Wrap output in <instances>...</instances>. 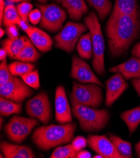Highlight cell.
<instances>
[{"mask_svg": "<svg viewBox=\"0 0 140 158\" xmlns=\"http://www.w3.org/2000/svg\"><path fill=\"white\" fill-rule=\"evenodd\" d=\"M109 49L114 57L126 52L140 34V15L129 16L112 13L106 24Z\"/></svg>", "mask_w": 140, "mask_h": 158, "instance_id": "1", "label": "cell"}, {"mask_svg": "<svg viewBox=\"0 0 140 158\" xmlns=\"http://www.w3.org/2000/svg\"><path fill=\"white\" fill-rule=\"evenodd\" d=\"M76 124L67 123L50 125L37 128L32 137L34 143L41 150L47 151L58 146L69 143L73 139Z\"/></svg>", "mask_w": 140, "mask_h": 158, "instance_id": "2", "label": "cell"}, {"mask_svg": "<svg viewBox=\"0 0 140 158\" xmlns=\"http://www.w3.org/2000/svg\"><path fill=\"white\" fill-rule=\"evenodd\" d=\"M72 103V112L79 120L81 128L86 132H98L106 127L110 114L106 109L97 110L75 102Z\"/></svg>", "mask_w": 140, "mask_h": 158, "instance_id": "3", "label": "cell"}, {"mask_svg": "<svg viewBox=\"0 0 140 158\" xmlns=\"http://www.w3.org/2000/svg\"><path fill=\"white\" fill-rule=\"evenodd\" d=\"M84 23L89 30L92 50V65L95 71L100 76L105 73L104 50L105 43L102 33L101 26L96 13L90 12L84 19Z\"/></svg>", "mask_w": 140, "mask_h": 158, "instance_id": "4", "label": "cell"}, {"mask_svg": "<svg viewBox=\"0 0 140 158\" xmlns=\"http://www.w3.org/2000/svg\"><path fill=\"white\" fill-rule=\"evenodd\" d=\"M70 100L71 102L98 108L101 106L103 100L101 86L94 83L81 85L74 82Z\"/></svg>", "mask_w": 140, "mask_h": 158, "instance_id": "5", "label": "cell"}, {"mask_svg": "<svg viewBox=\"0 0 140 158\" xmlns=\"http://www.w3.org/2000/svg\"><path fill=\"white\" fill-rule=\"evenodd\" d=\"M87 28L86 25L68 22L54 37L55 47L67 52H72L77 42Z\"/></svg>", "mask_w": 140, "mask_h": 158, "instance_id": "6", "label": "cell"}, {"mask_svg": "<svg viewBox=\"0 0 140 158\" xmlns=\"http://www.w3.org/2000/svg\"><path fill=\"white\" fill-rule=\"evenodd\" d=\"M37 125L35 118L14 116L5 126V131L10 140L18 144L26 139Z\"/></svg>", "mask_w": 140, "mask_h": 158, "instance_id": "7", "label": "cell"}, {"mask_svg": "<svg viewBox=\"0 0 140 158\" xmlns=\"http://www.w3.org/2000/svg\"><path fill=\"white\" fill-rule=\"evenodd\" d=\"M37 6L42 14V28L51 32H57L63 28V23L67 17L66 12L63 9L55 4Z\"/></svg>", "mask_w": 140, "mask_h": 158, "instance_id": "8", "label": "cell"}, {"mask_svg": "<svg viewBox=\"0 0 140 158\" xmlns=\"http://www.w3.org/2000/svg\"><path fill=\"white\" fill-rule=\"evenodd\" d=\"M22 80L13 76L10 80L0 85V95L16 103H21L33 94V90Z\"/></svg>", "mask_w": 140, "mask_h": 158, "instance_id": "9", "label": "cell"}, {"mask_svg": "<svg viewBox=\"0 0 140 158\" xmlns=\"http://www.w3.org/2000/svg\"><path fill=\"white\" fill-rule=\"evenodd\" d=\"M27 114L46 125L51 119V106L47 94L42 91L26 102Z\"/></svg>", "mask_w": 140, "mask_h": 158, "instance_id": "10", "label": "cell"}, {"mask_svg": "<svg viewBox=\"0 0 140 158\" xmlns=\"http://www.w3.org/2000/svg\"><path fill=\"white\" fill-rule=\"evenodd\" d=\"M70 76L82 83H94L102 86V83L95 75L87 63L77 56L72 57Z\"/></svg>", "mask_w": 140, "mask_h": 158, "instance_id": "11", "label": "cell"}, {"mask_svg": "<svg viewBox=\"0 0 140 158\" xmlns=\"http://www.w3.org/2000/svg\"><path fill=\"white\" fill-rule=\"evenodd\" d=\"M89 147L106 158H123L117 148L106 135H89L87 138Z\"/></svg>", "mask_w": 140, "mask_h": 158, "instance_id": "12", "label": "cell"}, {"mask_svg": "<svg viewBox=\"0 0 140 158\" xmlns=\"http://www.w3.org/2000/svg\"><path fill=\"white\" fill-rule=\"evenodd\" d=\"M55 106V119L59 123L65 124L72 121V111L63 86H58L56 89Z\"/></svg>", "mask_w": 140, "mask_h": 158, "instance_id": "13", "label": "cell"}, {"mask_svg": "<svg viewBox=\"0 0 140 158\" xmlns=\"http://www.w3.org/2000/svg\"><path fill=\"white\" fill-rule=\"evenodd\" d=\"M128 88L122 75L119 73L111 77L106 82V94L105 104L111 106L121 97Z\"/></svg>", "mask_w": 140, "mask_h": 158, "instance_id": "14", "label": "cell"}, {"mask_svg": "<svg viewBox=\"0 0 140 158\" xmlns=\"http://www.w3.org/2000/svg\"><path fill=\"white\" fill-rule=\"evenodd\" d=\"M26 33L31 42L40 51L46 52L51 50L53 40L45 31L31 26Z\"/></svg>", "mask_w": 140, "mask_h": 158, "instance_id": "15", "label": "cell"}, {"mask_svg": "<svg viewBox=\"0 0 140 158\" xmlns=\"http://www.w3.org/2000/svg\"><path fill=\"white\" fill-rule=\"evenodd\" d=\"M112 73H119L128 80L140 77V58L132 57L125 62L110 69Z\"/></svg>", "mask_w": 140, "mask_h": 158, "instance_id": "16", "label": "cell"}, {"mask_svg": "<svg viewBox=\"0 0 140 158\" xmlns=\"http://www.w3.org/2000/svg\"><path fill=\"white\" fill-rule=\"evenodd\" d=\"M1 150L4 157L6 158L35 157V154L29 147L12 144L6 141H2Z\"/></svg>", "mask_w": 140, "mask_h": 158, "instance_id": "17", "label": "cell"}, {"mask_svg": "<svg viewBox=\"0 0 140 158\" xmlns=\"http://www.w3.org/2000/svg\"><path fill=\"white\" fill-rule=\"evenodd\" d=\"M60 4L67 10L70 18L75 21L80 20L88 11L84 0H61Z\"/></svg>", "mask_w": 140, "mask_h": 158, "instance_id": "18", "label": "cell"}, {"mask_svg": "<svg viewBox=\"0 0 140 158\" xmlns=\"http://www.w3.org/2000/svg\"><path fill=\"white\" fill-rule=\"evenodd\" d=\"M113 13L129 16L140 15L137 0H116Z\"/></svg>", "mask_w": 140, "mask_h": 158, "instance_id": "19", "label": "cell"}, {"mask_svg": "<svg viewBox=\"0 0 140 158\" xmlns=\"http://www.w3.org/2000/svg\"><path fill=\"white\" fill-rule=\"evenodd\" d=\"M28 40V38L25 36L13 39L8 38L3 41L2 45L3 47L7 50L10 58L16 59L18 55L26 45Z\"/></svg>", "mask_w": 140, "mask_h": 158, "instance_id": "20", "label": "cell"}, {"mask_svg": "<svg viewBox=\"0 0 140 158\" xmlns=\"http://www.w3.org/2000/svg\"><path fill=\"white\" fill-rule=\"evenodd\" d=\"M121 118L126 124L130 134H133L140 123V106L122 112Z\"/></svg>", "mask_w": 140, "mask_h": 158, "instance_id": "21", "label": "cell"}, {"mask_svg": "<svg viewBox=\"0 0 140 158\" xmlns=\"http://www.w3.org/2000/svg\"><path fill=\"white\" fill-rule=\"evenodd\" d=\"M40 54L31 40H28L23 49L17 57L16 59L25 62H35L40 58Z\"/></svg>", "mask_w": 140, "mask_h": 158, "instance_id": "22", "label": "cell"}, {"mask_svg": "<svg viewBox=\"0 0 140 158\" xmlns=\"http://www.w3.org/2000/svg\"><path fill=\"white\" fill-rule=\"evenodd\" d=\"M77 51L81 58L86 59L91 58L93 50L90 33L81 35L77 44Z\"/></svg>", "mask_w": 140, "mask_h": 158, "instance_id": "23", "label": "cell"}, {"mask_svg": "<svg viewBox=\"0 0 140 158\" xmlns=\"http://www.w3.org/2000/svg\"><path fill=\"white\" fill-rule=\"evenodd\" d=\"M22 105L3 97L0 98V113L2 116H9L11 114H20Z\"/></svg>", "mask_w": 140, "mask_h": 158, "instance_id": "24", "label": "cell"}, {"mask_svg": "<svg viewBox=\"0 0 140 158\" xmlns=\"http://www.w3.org/2000/svg\"><path fill=\"white\" fill-rule=\"evenodd\" d=\"M109 135L110 140L113 142L123 158L132 157V147L130 143L124 140L119 137L112 134H109Z\"/></svg>", "mask_w": 140, "mask_h": 158, "instance_id": "25", "label": "cell"}, {"mask_svg": "<svg viewBox=\"0 0 140 158\" xmlns=\"http://www.w3.org/2000/svg\"><path fill=\"white\" fill-rule=\"evenodd\" d=\"M90 6L98 12L99 19L104 20L110 14L112 8V3L110 0H87Z\"/></svg>", "mask_w": 140, "mask_h": 158, "instance_id": "26", "label": "cell"}, {"mask_svg": "<svg viewBox=\"0 0 140 158\" xmlns=\"http://www.w3.org/2000/svg\"><path fill=\"white\" fill-rule=\"evenodd\" d=\"M11 73L15 76H22L34 70L35 66L28 62L16 61L8 65Z\"/></svg>", "mask_w": 140, "mask_h": 158, "instance_id": "27", "label": "cell"}, {"mask_svg": "<svg viewBox=\"0 0 140 158\" xmlns=\"http://www.w3.org/2000/svg\"><path fill=\"white\" fill-rule=\"evenodd\" d=\"M20 20V17L18 14L17 8L13 5H7L5 8L4 16L2 22L3 25L7 27L10 25H17Z\"/></svg>", "mask_w": 140, "mask_h": 158, "instance_id": "28", "label": "cell"}, {"mask_svg": "<svg viewBox=\"0 0 140 158\" xmlns=\"http://www.w3.org/2000/svg\"><path fill=\"white\" fill-rule=\"evenodd\" d=\"M77 152L74 150L72 144L57 148L52 155L51 158H75L77 157Z\"/></svg>", "mask_w": 140, "mask_h": 158, "instance_id": "29", "label": "cell"}, {"mask_svg": "<svg viewBox=\"0 0 140 158\" xmlns=\"http://www.w3.org/2000/svg\"><path fill=\"white\" fill-rule=\"evenodd\" d=\"M21 78L30 87L36 89L40 88V77L38 70H35L22 75Z\"/></svg>", "mask_w": 140, "mask_h": 158, "instance_id": "30", "label": "cell"}, {"mask_svg": "<svg viewBox=\"0 0 140 158\" xmlns=\"http://www.w3.org/2000/svg\"><path fill=\"white\" fill-rule=\"evenodd\" d=\"M13 77V75L11 73L9 66L7 64V60L5 59L2 61L0 64V85H3Z\"/></svg>", "mask_w": 140, "mask_h": 158, "instance_id": "31", "label": "cell"}, {"mask_svg": "<svg viewBox=\"0 0 140 158\" xmlns=\"http://www.w3.org/2000/svg\"><path fill=\"white\" fill-rule=\"evenodd\" d=\"M17 8L20 19L23 20L28 21L29 14L32 11L33 5L28 2H23L19 4Z\"/></svg>", "mask_w": 140, "mask_h": 158, "instance_id": "32", "label": "cell"}, {"mask_svg": "<svg viewBox=\"0 0 140 158\" xmlns=\"http://www.w3.org/2000/svg\"><path fill=\"white\" fill-rule=\"evenodd\" d=\"M87 139L82 136H77L72 141V146L77 152L84 149L87 144Z\"/></svg>", "mask_w": 140, "mask_h": 158, "instance_id": "33", "label": "cell"}, {"mask_svg": "<svg viewBox=\"0 0 140 158\" xmlns=\"http://www.w3.org/2000/svg\"><path fill=\"white\" fill-rule=\"evenodd\" d=\"M42 14L40 9H35L30 12L28 16L29 21L34 25H37L41 22Z\"/></svg>", "mask_w": 140, "mask_h": 158, "instance_id": "34", "label": "cell"}, {"mask_svg": "<svg viewBox=\"0 0 140 158\" xmlns=\"http://www.w3.org/2000/svg\"><path fill=\"white\" fill-rule=\"evenodd\" d=\"M6 34L10 39H17L19 37V31L15 24L10 25L6 27Z\"/></svg>", "mask_w": 140, "mask_h": 158, "instance_id": "35", "label": "cell"}, {"mask_svg": "<svg viewBox=\"0 0 140 158\" xmlns=\"http://www.w3.org/2000/svg\"><path fill=\"white\" fill-rule=\"evenodd\" d=\"M17 25L19 26V27L22 30H23L24 31H25V32H26V31H28V30L30 28V27H31L28 23V21H25V20H23L20 19V21L18 22V23H17Z\"/></svg>", "mask_w": 140, "mask_h": 158, "instance_id": "36", "label": "cell"}, {"mask_svg": "<svg viewBox=\"0 0 140 158\" xmlns=\"http://www.w3.org/2000/svg\"><path fill=\"white\" fill-rule=\"evenodd\" d=\"M132 84L138 95L140 97V77L134 78L132 80Z\"/></svg>", "mask_w": 140, "mask_h": 158, "instance_id": "37", "label": "cell"}, {"mask_svg": "<svg viewBox=\"0 0 140 158\" xmlns=\"http://www.w3.org/2000/svg\"><path fill=\"white\" fill-rule=\"evenodd\" d=\"M131 53L134 56L140 58V42L137 43L133 47Z\"/></svg>", "mask_w": 140, "mask_h": 158, "instance_id": "38", "label": "cell"}, {"mask_svg": "<svg viewBox=\"0 0 140 158\" xmlns=\"http://www.w3.org/2000/svg\"><path fill=\"white\" fill-rule=\"evenodd\" d=\"M77 157L78 158H90L91 154L87 151H81L77 152Z\"/></svg>", "mask_w": 140, "mask_h": 158, "instance_id": "39", "label": "cell"}, {"mask_svg": "<svg viewBox=\"0 0 140 158\" xmlns=\"http://www.w3.org/2000/svg\"><path fill=\"white\" fill-rule=\"evenodd\" d=\"M5 8H6L5 2L4 0H0V10H1V14H0V20H1V24L2 23Z\"/></svg>", "mask_w": 140, "mask_h": 158, "instance_id": "40", "label": "cell"}, {"mask_svg": "<svg viewBox=\"0 0 140 158\" xmlns=\"http://www.w3.org/2000/svg\"><path fill=\"white\" fill-rule=\"evenodd\" d=\"M8 54V51L5 48H4V47L1 48V49H0V60H1V61L6 59Z\"/></svg>", "mask_w": 140, "mask_h": 158, "instance_id": "41", "label": "cell"}, {"mask_svg": "<svg viewBox=\"0 0 140 158\" xmlns=\"http://www.w3.org/2000/svg\"><path fill=\"white\" fill-rule=\"evenodd\" d=\"M135 150H136V152L138 157L140 158V140L136 144Z\"/></svg>", "mask_w": 140, "mask_h": 158, "instance_id": "42", "label": "cell"}, {"mask_svg": "<svg viewBox=\"0 0 140 158\" xmlns=\"http://www.w3.org/2000/svg\"><path fill=\"white\" fill-rule=\"evenodd\" d=\"M5 33V30L3 28L0 29V37H2L4 35Z\"/></svg>", "mask_w": 140, "mask_h": 158, "instance_id": "43", "label": "cell"}, {"mask_svg": "<svg viewBox=\"0 0 140 158\" xmlns=\"http://www.w3.org/2000/svg\"><path fill=\"white\" fill-rule=\"evenodd\" d=\"M37 1L41 3H46V2H47V0H37Z\"/></svg>", "mask_w": 140, "mask_h": 158, "instance_id": "44", "label": "cell"}, {"mask_svg": "<svg viewBox=\"0 0 140 158\" xmlns=\"http://www.w3.org/2000/svg\"><path fill=\"white\" fill-rule=\"evenodd\" d=\"M94 158H102L103 157L101 156V155H100V154H97V155H96V156H94Z\"/></svg>", "mask_w": 140, "mask_h": 158, "instance_id": "45", "label": "cell"}, {"mask_svg": "<svg viewBox=\"0 0 140 158\" xmlns=\"http://www.w3.org/2000/svg\"><path fill=\"white\" fill-rule=\"evenodd\" d=\"M10 1L12 2H22V0H10Z\"/></svg>", "mask_w": 140, "mask_h": 158, "instance_id": "46", "label": "cell"}, {"mask_svg": "<svg viewBox=\"0 0 140 158\" xmlns=\"http://www.w3.org/2000/svg\"><path fill=\"white\" fill-rule=\"evenodd\" d=\"M2 123H3V118H2V117H1V127L2 126Z\"/></svg>", "mask_w": 140, "mask_h": 158, "instance_id": "47", "label": "cell"}, {"mask_svg": "<svg viewBox=\"0 0 140 158\" xmlns=\"http://www.w3.org/2000/svg\"><path fill=\"white\" fill-rule=\"evenodd\" d=\"M55 2H57L58 3H60V2H61V0H55Z\"/></svg>", "mask_w": 140, "mask_h": 158, "instance_id": "48", "label": "cell"}, {"mask_svg": "<svg viewBox=\"0 0 140 158\" xmlns=\"http://www.w3.org/2000/svg\"><path fill=\"white\" fill-rule=\"evenodd\" d=\"M26 1H30V0H22V2H26Z\"/></svg>", "mask_w": 140, "mask_h": 158, "instance_id": "49", "label": "cell"}]
</instances>
